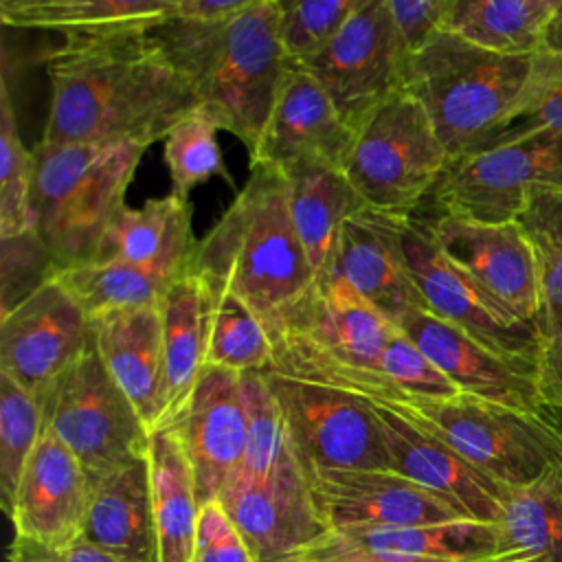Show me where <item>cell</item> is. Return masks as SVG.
Returning <instances> with one entry per match:
<instances>
[{
    "label": "cell",
    "mask_w": 562,
    "mask_h": 562,
    "mask_svg": "<svg viewBox=\"0 0 562 562\" xmlns=\"http://www.w3.org/2000/svg\"><path fill=\"white\" fill-rule=\"evenodd\" d=\"M353 127L342 119L318 79L299 61H288L270 116L250 151V162L285 165L316 156L342 167Z\"/></svg>",
    "instance_id": "7402d4cb"
},
{
    "label": "cell",
    "mask_w": 562,
    "mask_h": 562,
    "mask_svg": "<svg viewBox=\"0 0 562 562\" xmlns=\"http://www.w3.org/2000/svg\"><path fill=\"white\" fill-rule=\"evenodd\" d=\"M184 0H0L7 26L50 33L154 29L180 15Z\"/></svg>",
    "instance_id": "4dcf8cb0"
},
{
    "label": "cell",
    "mask_w": 562,
    "mask_h": 562,
    "mask_svg": "<svg viewBox=\"0 0 562 562\" xmlns=\"http://www.w3.org/2000/svg\"><path fill=\"white\" fill-rule=\"evenodd\" d=\"M48 426L97 479L147 454L149 428L105 369L94 342L40 397Z\"/></svg>",
    "instance_id": "9c48e42d"
},
{
    "label": "cell",
    "mask_w": 562,
    "mask_h": 562,
    "mask_svg": "<svg viewBox=\"0 0 562 562\" xmlns=\"http://www.w3.org/2000/svg\"><path fill=\"white\" fill-rule=\"evenodd\" d=\"M301 465L391 470L378 413L360 395L266 371Z\"/></svg>",
    "instance_id": "4fadbf2b"
},
{
    "label": "cell",
    "mask_w": 562,
    "mask_h": 562,
    "mask_svg": "<svg viewBox=\"0 0 562 562\" xmlns=\"http://www.w3.org/2000/svg\"><path fill=\"white\" fill-rule=\"evenodd\" d=\"M382 373L393 386L415 395H454L459 389L437 369V364L413 342V338L400 327L391 336L384 356Z\"/></svg>",
    "instance_id": "ee69618b"
},
{
    "label": "cell",
    "mask_w": 562,
    "mask_h": 562,
    "mask_svg": "<svg viewBox=\"0 0 562 562\" xmlns=\"http://www.w3.org/2000/svg\"><path fill=\"white\" fill-rule=\"evenodd\" d=\"M195 472L200 503H209L237 476L246 452L241 373L206 364L187 406L171 419Z\"/></svg>",
    "instance_id": "ac0fdd59"
},
{
    "label": "cell",
    "mask_w": 562,
    "mask_h": 562,
    "mask_svg": "<svg viewBox=\"0 0 562 562\" xmlns=\"http://www.w3.org/2000/svg\"><path fill=\"white\" fill-rule=\"evenodd\" d=\"M288 180L290 215L314 277L331 272L345 222L367 202L342 167L307 156L279 165Z\"/></svg>",
    "instance_id": "4316f807"
},
{
    "label": "cell",
    "mask_w": 562,
    "mask_h": 562,
    "mask_svg": "<svg viewBox=\"0 0 562 562\" xmlns=\"http://www.w3.org/2000/svg\"><path fill=\"white\" fill-rule=\"evenodd\" d=\"M533 53H503L435 29L411 50L406 88L428 112L450 158L483 147L529 77Z\"/></svg>",
    "instance_id": "5b68a950"
},
{
    "label": "cell",
    "mask_w": 562,
    "mask_h": 562,
    "mask_svg": "<svg viewBox=\"0 0 562 562\" xmlns=\"http://www.w3.org/2000/svg\"><path fill=\"white\" fill-rule=\"evenodd\" d=\"M362 0H283L281 35L290 59H303L327 42Z\"/></svg>",
    "instance_id": "b9f144b4"
},
{
    "label": "cell",
    "mask_w": 562,
    "mask_h": 562,
    "mask_svg": "<svg viewBox=\"0 0 562 562\" xmlns=\"http://www.w3.org/2000/svg\"><path fill=\"white\" fill-rule=\"evenodd\" d=\"M2 241V314L15 307L22 299L50 281L57 266L31 228L26 233L4 237Z\"/></svg>",
    "instance_id": "7bdbcfd3"
},
{
    "label": "cell",
    "mask_w": 562,
    "mask_h": 562,
    "mask_svg": "<svg viewBox=\"0 0 562 562\" xmlns=\"http://www.w3.org/2000/svg\"><path fill=\"white\" fill-rule=\"evenodd\" d=\"M281 18L283 0H261L217 15H176L151 29L200 110L248 151L259 143L290 61Z\"/></svg>",
    "instance_id": "7a4b0ae2"
},
{
    "label": "cell",
    "mask_w": 562,
    "mask_h": 562,
    "mask_svg": "<svg viewBox=\"0 0 562 562\" xmlns=\"http://www.w3.org/2000/svg\"><path fill=\"white\" fill-rule=\"evenodd\" d=\"M371 404L380 419L391 470L450 498L474 520L498 522L507 487L476 470L439 439L419 430L391 406Z\"/></svg>",
    "instance_id": "cb8c5ba5"
},
{
    "label": "cell",
    "mask_w": 562,
    "mask_h": 562,
    "mask_svg": "<svg viewBox=\"0 0 562 562\" xmlns=\"http://www.w3.org/2000/svg\"><path fill=\"white\" fill-rule=\"evenodd\" d=\"M149 492L158 538V562H189L200 518V494L193 465L178 428L162 422L147 443Z\"/></svg>",
    "instance_id": "f1b7e54d"
},
{
    "label": "cell",
    "mask_w": 562,
    "mask_h": 562,
    "mask_svg": "<svg viewBox=\"0 0 562 562\" xmlns=\"http://www.w3.org/2000/svg\"><path fill=\"white\" fill-rule=\"evenodd\" d=\"M143 154L145 147L132 143L35 145L33 231L57 270L97 259Z\"/></svg>",
    "instance_id": "8992f818"
},
{
    "label": "cell",
    "mask_w": 562,
    "mask_h": 562,
    "mask_svg": "<svg viewBox=\"0 0 562 562\" xmlns=\"http://www.w3.org/2000/svg\"><path fill=\"white\" fill-rule=\"evenodd\" d=\"M90 318L116 310L160 307L171 281L123 261H88L55 272Z\"/></svg>",
    "instance_id": "836d02e7"
},
{
    "label": "cell",
    "mask_w": 562,
    "mask_h": 562,
    "mask_svg": "<svg viewBox=\"0 0 562 562\" xmlns=\"http://www.w3.org/2000/svg\"><path fill=\"white\" fill-rule=\"evenodd\" d=\"M44 430L40 400L7 373H0V494L9 512L20 474Z\"/></svg>",
    "instance_id": "f35d334b"
},
{
    "label": "cell",
    "mask_w": 562,
    "mask_h": 562,
    "mask_svg": "<svg viewBox=\"0 0 562 562\" xmlns=\"http://www.w3.org/2000/svg\"><path fill=\"white\" fill-rule=\"evenodd\" d=\"M402 248L424 310L459 327L505 360L538 373L540 334L536 323L509 312L468 272L452 263L415 215L404 217Z\"/></svg>",
    "instance_id": "7c38bea8"
},
{
    "label": "cell",
    "mask_w": 562,
    "mask_h": 562,
    "mask_svg": "<svg viewBox=\"0 0 562 562\" xmlns=\"http://www.w3.org/2000/svg\"><path fill=\"white\" fill-rule=\"evenodd\" d=\"M213 314V290L191 268L167 288L162 316L165 375H167V419L171 422L189 402L209 351Z\"/></svg>",
    "instance_id": "f546056e"
},
{
    "label": "cell",
    "mask_w": 562,
    "mask_h": 562,
    "mask_svg": "<svg viewBox=\"0 0 562 562\" xmlns=\"http://www.w3.org/2000/svg\"><path fill=\"white\" fill-rule=\"evenodd\" d=\"M404 217L408 215H391L371 206L351 215L342 226L331 268L395 325L424 307L404 259Z\"/></svg>",
    "instance_id": "603a6c76"
},
{
    "label": "cell",
    "mask_w": 562,
    "mask_h": 562,
    "mask_svg": "<svg viewBox=\"0 0 562 562\" xmlns=\"http://www.w3.org/2000/svg\"><path fill=\"white\" fill-rule=\"evenodd\" d=\"M498 529L481 520L439 525L336 529L310 544L294 562L340 555H371L384 562H505L498 555Z\"/></svg>",
    "instance_id": "44dd1931"
},
{
    "label": "cell",
    "mask_w": 562,
    "mask_h": 562,
    "mask_svg": "<svg viewBox=\"0 0 562 562\" xmlns=\"http://www.w3.org/2000/svg\"><path fill=\"white\" fill-rule=\"evenodd\" d=\"M316 562H384L371 555H340V558H327V560H316Z\"/></svg>",
    "instance_id": "f907efd6"
},
{
    "label": "cell",
    "mask_w": 562,
    "mask_h": 562,
    "mask_svg": "<svg viewBox=\"0 0 562 562\" xmlns=\"http://www.w3.org/2000/svg\"><path fill=\"white\" fill-rule=\"evenodd\" d=\"M83 538L123 562H158L147 457L90 479Z\"/></svg>",
    "instance_id": "83f0119b"
},
{
    "label": "cell",
    "mask_w": 562,
    "mask_h": 562,
    "mask_svg": "<svg viewBox=\"0 0 562 562\" xmlns=\"http://www.w3.org/2000/svg\"><path fill=\"white\" fill-rule=\"evenodd\" d=\"M92 342V318L53 277L2 314L0 373L40 397Z\"/></svg>",
    "instance_id": "9a60e30c"
},
{
    "label": "cell",
    "mask_w": 562,
    "mask_h": 562,
    "mask_svg": "<svg viewBox=\"0 0 562 562\" xmlns=\"http://www.w3.org/2000/svg\"><path fill=\"white\" fill-rule=\"evenodd\" d=\"M301 468L314 505L329 531L474 520L450 498L395 470Z\"/></svg>",
    "instance_id": "e0dca14e"
},
{
    "label": "cell",
    "mask_w": 562,
    "mask_h": 562,
    "mask_svg": "<svg viewBox=\"0 0 562 562\" xmlns=\"http://www.w3.org/2000/svg\"><path fill=\"white\" fill-rule=\"evenodd\" d=\"M217 501L244 533L257 562H294L329 531L292 446L266 474L239 470Z\"/></svg>",
    "instance_id": "5bb4252c"
},
{
    "label": "cell",
    "mask_w": 562,
    "mask_h": 562,
    "mask_svg": "<svg viewBox=\"0 0 562 562\" xmlns=\"http://www.w3.org/2000/svg\"><path fill=\"white\" fill-rule=\"evenodd\" d=\"M9 562H123L105 549L92 544L83 536L66 544H42L13 536Z\"/></svg>",
    "instance_id": "7dc6e473"
},
{
    "label": "cell",
    "mask_w": 562,
    "mask_h": 562,
    "mask_svg": "<svg viewBox=\"0 0 562 562\" xmlns=\"http://www.w3.org/2000/svg\"><path fill=\"white\" fill-rule=\"evenodd\" d=\"M189 562H257L244 533L217 498L200 507Z\"/></svg>",
    "instance_id": "f6af8a7d"
},
{
    "label": "cell",
    "mask_w": 562,
    "mask_h": 562,
    "mask_svg": "<svg viewBox=\"0 0 562 562\" xmlns=\"http://www.w3.org/2000/svg\"><path fill=\"white\" fill-rule=\"evenodd\" d=\"M448 160L428 112L404 86L356 123L342 171L367 206L413 215L432 193Z\"/></svg>",
    "instance_id": "ba28073f"
},
{
    "label": "cell",
    "mask_w": 562,
    "mask_h": 562,
    "mask_svg": "<svg viewBox=\"0 0 562 562\" xmlns=\"http://www.w3.org/2000/svg\"><path fill=\"white\" fill-rule=\"evenodd\" d=\"M516 222L531 241L562 248V187L531 189Z\"/></svg>",
    "instance_id": "bcb514c9"
},
{
    "label": "cell",
    "mask_w": 562,
    "mask_h": 562,
    "mask_svg": "<svg viewBox=\"0 0 562 562\" xmlns=\"http://www.w3.org/2000/svg\"><path fill=\"white\" fill-rule=\"evenodd\" d=\"M195 244L191 204L169 191L140 209L123 204L110 220L94 261H123L173 281L189 270Z\"/></svg>",
    "instance_id": "484cf974"
},
{
    "label": "cell",
    "mask_w": 562,
    "mask_h": 562,
    "mask_svg": "<svg viewBox=\"0 0 562 562\" xmlns=\"http://www.w3.org/2000/svg\"><path fill=\"white\" fill-rule=\"evenodd\" d=\"M393 15L411 46H419L435 29L450 4V0H389Z\"/></svg>",
    "instance_id": "c3c4849f"
},
{
    "label": "cell",
    "mask_w": 562,
    "mask_h": 562,
    "mask_svg": "<svg viewBox=\"0 0 562 562\" xmlns=\"http://www.w3.org/2000/svg\"><path fill=\"white\" fill-rule=\"evenodd\" d=\"M558 15L536 0H450L439 29L503 53H536Z\"/></svg>",
    "instance_id": "d6a6232c"
},
{
    "label": "cell",
    "mask_w": 562,
    "mask_h": 562,
    "mask_svg": "<svg viewBox=\"0 0 562 562\" xmlns=\"http://www.w3.org/2000/svg\"><path fill=\"white\" fill-rule=\"evenodd\" d=\"M411 46L389 0H362L342 26L299 61L325 88L342 119L356 123L406 86Z\"/></svg>",
    "instance_id": "8fae6325"
},
{
    "label": "cell",
    "mask_w": 562,
    "mask_h": 562,
    "mask_svg": "<svg viewBox=\"0 0 562 562\" xmlns=\"http://www.w3.org/2000/svg\"><path fill=\"white\" fill-rule=\"evenodd\" d=\"M439 250L522 321L540 310V261L533 241L514 222H472L417 209L413 213Z\"/></svg>",
    "instance_id": "2e32d148"
},
{
    "label": "cell",
    "mask_w": 562,
    "mask_h": 562,
    "mask_svg": "<svg viewBox=\"0 0 562 562\" xmlns=\"http://www.w3.org/2000/svg\"><path fill=\"white\" fill-rule=\"evenodd\" d=\"M540 261L538 386L549 408H562V248L533 241Z\"/></svg>",
    "instance_id": "ab89813d"
},
{
    "label": "cell",
    "mask_w": 562,
    "mask_h": 562,
    "mask_svg": "<svg viewBox=\"0 0 562 562\" xmlns=\"http://www.w3.org/2000/svg\"><path fill=\"white\" fill-rule=\"evenodd\" d=\"M241 395L246 408V452L241 470L266 474L290 452L285 417L268 384L266 371L241 373Z\"/></svg>",
    "instance_id": "60d3db41"
},
{
    "label": "cell",
    "mask_w": 562,
    "mask_h": 562,
    "mask_svg": "<svg viewBox=\"0 0 562 562\" xmlns=\"http://www.w3.org/2000/svg\"><path fill=\"white\" fill-rule=\"evenodd\" d=\"M395 329L393 321L331 270L314 279L268 329L270 371L380 404L395 402L402 391L382 373V356Z\"/></svg>",
    "instance_id": "277c9868"
},
{
    "label": "cell",
    "mask_w": 562,
    "mask_h": 562,
    "mask_svg": "<svg viewBox=\"0 0 562 562\" xmlns=\"http://www.w3.org/2000/svg\"><path fill=\"white\" fill-rule=\"evenodd\" d=\"M46 57V145L149 147L200 108L149 29L61 35Z\"/></svg>",
    "instance_id": "6da1fadb"
},
{
    "label": "cell",
    "mask_w": 562,
    "mask_h": 562,
    "mask_svg": "<svg viewBox=\"0 0 562 562\" xmlns=\"http://www.w3.org/2000/svg\"><path fill=\"white\" fill-rule=\"evenodd\" d=\"M498 529L505 562H562V461L525 487H507Z\"/></svg>",
    "instance_id": "1f68e13d"
},
{
    "label": "cell",
    "mask_w": 562,
    "mask_h": 562,
    "mask_svg": "<svg viewBox=\"0 0 562 562\" xmlns=\"http://www.w3.org/2000/svg\"><path fill=\"white\" fill-rule=\"evenodd\" d=\"M257 2L261 0H184L180 15H217V13L237 11Z\"/></svg>",
    "instance_id": "681fc988"
},
{
    "label": "cell",
    "mask_w": 562,
    "mask_h": 562,
    "mask_svg": "<svg viewBox=\"0 0 562 562\" xmlns=\"http://www.w3.org/2000/svg\"><path fill=\"white\" fill-rule=\"evenodd\" d=\"M94 347L149 432L167 419L160 307L116 310L92 318Z\"/></svg>",
    "instance_id": "d4e9b609"
},
{
    "label": "cell",
    "mask_w": 562,
    "mask_h": 562,
    "mask_svg": "<svg viewBox=\"0 0 562 562\" xmlns=\"http://www.w3.org/2000/svg\"><path fill=\"white\" fill-rule=\"evenodd\" d=\"M397 327L413 338L461 393L520 411L549 408L540 395L533 369L505 360L432 312L419 307L406 314Z\"/></svg>",
    "instance_id": "ffe728a7"
},
{
    "label": "cell",
    "mask_w": 562,
    "mask_h": 562,
    "mask_svg": "<svg viewBox=\"0 0 562 562\" xmlns=\"http://www.w3.org/2000/svg\"><path fill=\"white\" fill-rule=\"evenodd\" d=\"M533 132H562V13L533 53L529 77L512 112L483 147Z\"/></svg>",
    "instance_id": "e575fe53"
},
{
    "label": "cell",
    "mask_w": 562,
    "mask_h": 562,
    "mask_svg": "<svg viewBox=\"0 0 562 562\" xmlns=\"http://www.w3.org/2000/svg\"><path fill=\"white\" fill-rule=\"evenodd\" d=\"M250 165L233 204L198 239L189 268L246 303L270 329L316 277L290 215L283 169L272 162Z\"/></svg>",
    "instance_id": "3957f363"
},
{
    "label": "cell",
    "mask_w": 562,
    "mask_h": 562,
    "mask_svg": "<svg viewBox=\"0 0 562 562\" xmlns=\"http://www.w3.org/2000/svg\"><path fill=\"white\" fill-rule=\"evenodd\" d=\"M380 404V402H378ZM503 487H525L562 461V426L544 411H520L470 393L386 402Z\"/></svg>",
    "instance_id": "52a82bcc"
},
{
    "label": "cell",
    "mask_w": 562,
    "mask_h": 562,
    "mask_svg": "<svg viewBox=\"0 0 562 562\" xmlns=\"http://www.w3.org/2000/svg\"><path fill=\"white\" fill-rule=\"evenodd\" d=\"M217 132L220 127L200 108L169 130L162 140V154L171 180V193L189 200V193L211 178H222L228 184L233 182L222 160Z\"/></svg>",
    "instance_id": "74e56055"
},
{
    "label": "cell",
    "mask_w": 562,
    "mask_h": 562,
    "mask_svg": "<svg viewBox=\"0 0 562 562\" xmlns=\"http://www.w3.org/2000/svg\"><path fill=\"white\" fill-rule=\"evenodd\" d=\"M35 169V149H29L18 132L4 75L0 88V239L33 228Z\"/></svg>",
    "instance_id": "8d00e7d4"
},
{
    "label": "cell",
    "mask_w": 562,
    "mask_h": 562,
    "mask_svg": "<svg viewBox=\"0 0 562 562\" xmlns=\"http://www.w3.org/2000/svg\"><path fill=\"white\" fill-rule=\"evenodd\" d=\"M211 290L213 314L206 364L231 369L237 373L270 371L272 340L259 316L237 296L213 285Z\"/></svg>",
    "instance_id": "d590c367"
},
{
    "label": "cell",
    "mask_w": 562,
    "mask_h": 562,
    "mask_svg": "<svg viewBox=\"0 0 562 562\" xmlns=\"http://www.w3.org/2000/svg\"><path fill=\"white\" fill-rule=\"evenodd\" d=\"M90 479L75 452L44 426L31 452L11 507L13 533L42 544H66L83 536Z\"/></svg>",
    "instance_id": "d6986e66"
},
{
    "label": "cell",
    "mask_w": 562,
    "mask_h": 562,
    "mask_svg": "<svg viewBox=\"0 0 562 562\" xmlns=\"http://www.w3.org/2000/svg\"><path fill=\"white\" fill-rule=\"evenodd\" d=\"M540 7H544L547 11H551L553 15L562 13V0H536Z\"/></svg>",
    "instance_id": "816d5d0a"
},
{
    "label": "cell",
    "mask_w": 562,
    "mask_h": 562,
    "mask_svg": "<svg viewBox=\"0 0 562 562\" xmlns=\"http://www.w3.org/2000/svg\"><path fill=\"white\" fill-rule=\"evenodd\" d=\"M538 187H562V132H533L450 158L419 209L472 222H514Z\"/></svg>",
    "instance_id": "30bf717a"
}]
</instances>
